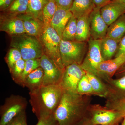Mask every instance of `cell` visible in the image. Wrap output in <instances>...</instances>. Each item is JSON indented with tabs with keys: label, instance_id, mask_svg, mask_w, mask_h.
<instances>
[{
	"label": "cell",
	"instance_id": "6da1fadb",
	"mask_svg": "<svg viewBox=\"0 0 125 125\" xmlns=\"http://www.w3.org/2000/svg\"><path fill=\"white\" fill-rule=\"evenodd\" d=\"M91 96L65 90L54 114L59 125H77L85 118Z\"/></svg>",
	"mask_w": 125,
	"mask_h": 125
},
{
	"label": "cell",
	"instance_id": "7a4b0ae2",
	"mask_svg": "<svg viewBox=\"0 0 125 125\" xmlns=\"http://www.w3.org/2000/svg\"><path fill=\"white\" fill-rule=\"evenodd\" d=\"M64 91L60 84L43 85L29 92V102L38 119L54 115Z\"/></svg>",
	"mask_w": 125,
	"mask_h": 125
},
{
	"label": "cell",
	"instance_id": "3957f363",
	"mask_svg": "<svg viewBox=\"0 0 125 125\" xmlns=\"http://www.w3.org/2000/svg\"><path fill=\"white\" fill-rule=\"evenodd\" d=\"M10 46L19 50L25 61L40 58L44 54L39 39L27 33L11 36Z\"/></svg>",
	"mask_w": 125,
	"mask_h": 125
},
{
	"label": "cell",
	"instance_id": "277c9868",
	"mask_svg": "<svg viewBox=\"0 0 125 125\" xmlns=\"http://www.w3.org/2000/svg\"><path fill=\"white\" fill-rule=\"evenodd\" d=\"M38 39L42 46L44 54L53 60L62 69L65 70L60 52L62 39L55 30L50 25L45 26Z\"/></svg>",
	"mask_w": 125,
	"mask_h": 125
},
{
	"label": "cell",
	"instance_id": "5b68a950",
	"mask_svg": "<svg viewBox=\"0 0 125 125\" xmlns=\"http://www.w3.org/2000/svg\"><path fill=\"white\" fill-rule=\"evenodd\" d=\"M85 42L61 39L60 52L64 67L73 64L81 65L87 52Z\"/></svg>",
	"mask_w": 125,
	"mask_h": 125
},
{
	"label": "cell",
	"instance_id": "8992f818",
	"mask_svg": "<svg viewBox=\"0 0 125 125\" xmlns=\"http://www.w3.org/2000/svg\"><path fill=\"white\" fill-rule=\"evenodd\" d=\"M88 112L90 114L88 119L90 125H116L124 117L120 113L99 104H90Z\"/></svg>",
	"mask_w": 125,
	"mask_h": 125
},
{
	"label": "cell",
	"instance_id": "52a82bcc",
	"mask_svg": "<svg viewBox=\"0 0 125 125\" xmlns=\"http://www.w3.org/2000/svg\"><path fill=\"white\" fill-rule=\"evenodd\" d=\"M26 99L19 95H12L7 98L0 108V125H6L14 117L25 111Z\"/></svg>",
	"mask_w": 125,
	"mask_h": 125
},
{
	"label": "cell",
	"instance_id": "ba28073f",
	"mask_svg": "<svg viewBox=\"0 0 125 125\" xmlns=\"http://www.w3.org/2000/svg\"><path fill=\"white\" fill-rule=\"evenodd\" d=\"M100 40L90 39L88 41V49L81 67L88 73L96 75L97 68L103 61L100 50Z\"/></svg>",
	"mask_w": 125,
	"mask_h": 125
},
{
	"label": "cell",
	"instance_id": "9c48e42d",
	"mask_svg": "<svg viewBox=\"0 0 125 125\" xmlns=\"http://www.w3.org/2000/svg\"><path fill=\"white\" fill-rule=\"evenodd\" d=\"M40 66L44 72L43 85L60 84L65 70L45 54L40 58Z\"/></svg>",
	"mask_w": 125,
	"mask_h": 125
},
{
	"label": "cell",
	"instance_id": "30bf717a",
	"mask_svg": "<svg viewBox=\"0 0 125 125\" xmlns=\"http://www.w3.org/2000/svg\"><path fill=\"white\" fill-rule=\"evenodd\" d=\"M86 73L80 65L73 64L67 66L65 67L60 85L65 91L77 93L79 82Z\"/></svg>",
	"mask_w": 125,
	"mask_h": 125
},
{
	"label": "cell",
	"instance_id": "8fae6325",
	"mask_svg": "<svg viewBox=\"0 0 125 125\" xmlns=\"http://www.w3.org/2000/svg\"><path fill=\"white\" fill-rule=\"evenodd\" d=\"M125 64V55L103 61L97 68L96 76L103 81L113 78L117 72Z\"/></svg>",
	"mask_w": 125,
	"mask_h": 125
},
{
	"label": "cell",
	"instance_id": "7c38bea8",
	"mask_svg": "<svg viewBox=\"0 0 125 125\" xmlns=\"http://www.w3.org/2000/svg\"><path fill=\"white\" fill-rule=\"evenodd\" d=\"M101 8L96 7L89 15L91 38L101 40L106 36L109 26L102 17Z\"/></svg>",
	"mask_w": 125,
	"mask_h": 125
},
{
	"label": "cell",
	"instance_id": "4fadbf2b",
	"mask_svg": "<svg viewBox=\"0 0 125 125\" xmlns=\"http://www.w3.org/2000/svg\"><path fill=\"white\" fill-rule=\"evenodd\" d=\"M0 31L11 36L26 33L23 21L16 15H11L1 21Z\"/></svg>",
	"mask_w": 125,
	"mask_h": 125
},
{
	"label": "cell",
	"instance_id": "5bb4252c",
	"mask_svg": "<svg viewBox=\"0 0 125 125\" xmlns=\"http://www.w3.org/2000/svg\"><path fill=\"white\" fill-rule=\"evenodd\" d=\"M16 15L23 21L26 33L38 39L45 26L42 21L27 14Z\"/></svg>",
	"mask_w": 125,
	"mask_h": 125
},
{
	"label": "cell",
	"instance_id": "9a60e30c",
	"mask_svg": "<svg viewBox=\"0 0 125 125\" xmlns=\"http://www.w3.org/2000/svg\"><path fill=\"white\" fill-rule=\"evenodd\" d=\"M104 20L108 26L125 13V7L120 3L110 2L101 9Z\"/></svg>",
	"mask_w": 125,
	"mask_h": 125
},
{
	"label": "cell",
	"instance_id": "2e32d148",
	"mask_svg": "<svg viewBox=\"0 0 125 125\" xmlns=\"http://www.w3.org/2000/svg\"><path fill=\"white\" fill-rule=\"evenodd\" d=\"M73 16L70 10L57 7L50 23V25L55 30L61 39L65 27Z\"/></svg>",
	"mask_w": 125,
	"mask_h": 125
},
{
	"label": "cell",
	"instance_id": "e0dca14e",
	"mask_svg": "<svg viewBox=\"0 0 125 125\" xmlns=\"http://www.w3.org/2000/svg\"><path fill=\"white\" fill-rule=\"evenodd\" d=\"M104 81L109 91L107 98H125V75L116 79L110 78Z\"/></svg>",
	"mask_w": 125,
	"mask_h": 125
},
{
	"label": "cell",
	"instance_id": "ac0fdd59",
	"mask_svg": "<svg viewBox=\"0 0 125 125\" xmlns=\"http://www.w3.org/2000/svg\"><path fill=\"white\" fill-rule=\"evenodd\" d=\"M96 7L93 0H73L70 10L78 19L89 16Z\"/></svg>",
	"mask_w": 125,
	"mask_h": 125
},
{
	"label": "cell",
	"instance_id": "d6986e66",
	"mask_svg": "<svg viewBox=\"0 0 125 125\" xmlns=\"http://www.w3.org/2000/svg\"><path fill=\"white\" fill-rule=\"evenodd\" d=\"M119 42L106 36L100 40V50L104 61L110 60L115 57L118 50Z\"/></svg>",
	"mask_w": 125,
	"mask_h": 125
},
{
	"label": "cell",
	"instance_id": "ffe728a7",
	"mask_svg": "<svg viewBox=\"0 0 125 125\" xmlns=\"http://www.w3.org/2000/svg\"><path fill=\"white\" fill-rule=\"evenodd\" d=\"M44 72L39 67L32 72L25 78L23 82L22 87H27L29 92L38 89L43 85Z\"/></svg>",
	"mask_w": 125,
	"mask_h": 125
},
{
	"label": "cell",
	"instance_id": "44dd1931",
	"mask_svg": "<svg viewBox=\"0 0 125 125\" xmlns=\"http://www.w3.org/2000/svg\"><path fill=\"white\" fill-rule=\"evenodd\" d=\"M125 35V13L108 27L106 36L120 42Z\"/></svg>",
	"mask_w": 125,
	"mask_h": 125
},
{
	"label": "cell",
	"instance_id": "7402d4cb",
	"mask_svg": "<svg viewBox=\"0 0 125 125\" xmlns=\"http://www.w3.org/2000/svg\"><path fill=\"white\" fill-rule=\"evenodd\" d=\"M86 74L92 85L94 96L107 99L109 91L105 83L95 75L88 72Z\"/></svg>",
	"mask_w": 125,
	"mask_h": 125
},
{
	"label": "cell",
	"instance_id": "603a6c76",
	"mask_svg": "<svg viewBox=\"0 0 125 125\" xmlns=\"http://www.w3.org/2000/svg\"><path fill=\"white\" fill-rule=\"evenodd\" d=\"M89 16L77 19L75 40L85 42L91 37Z\"/></svg>",
	"mask_w": 125,
	"mask_h": 125
},
{
	"label": "cell",
	"instance_id": "cb8c5ba5",
	"mask_svg": "<svg viewBox=\"0 0 125 125\" xmlns=\"http://www.w3.org/2000/svg\"><path fill=\"white\" fill-rule=\"evenodd\" d=\"M49 0H29L26 13L42 20V12Z\"/></svg>",
	"mask_w": 125,
	"mask_h": 125
},
{
	"label": "cell",
	"instance_id": "d4e9b609",
	"mask_svg": "<svg viewBox=\"0 0 125 125\" xmlns=\"http://www.w3.org/2000/svg\"><path fill=\"white\" fill-rule=\"evenodd\" d=\"M77 19L73 16L65 27L62 35V39L67 41L75 40Z\"/></svg>",
	"mask_w": 125,
	"mask_h": 125
},
{
	"label": "cell",
	"instance_id": "484cf974",
	"mask_svg": "<svg viewBox=\"0 0 125 125\" xmlns=\"http://www.w3.org/2000/svg\"><path fill=\"white\" fill-rule=\"evenodd\" d=\"M29 2V0H15L5 11L13 15L26 14Z\"/></svg>",
	"mask_w": 125,
	"mask_h": 125
},
{
	"label": "cell",
	"instance_id": "4316f807",
	"mask_svg": "<svg viewBox=\"0 0 125 125\" xmlns=\"http://www.w3.org/2000/svg\"><path fill=\"white\" fill-rule=\"evenodd\" d=\"M57 8L54 0H49L42 12V20L45 26L50 25V23Z\"/></svg>",
	"mask_w": 125,
	"mask_h": 125
},
{
	"label": "cell",
	"instance_id": "83f0119b",
	"mask_svg": "<svg viewBox=\"0 0 125 125\" xmlns=\"http://www.w3.org/2000/svg\"><path fill=\"white\" fill-rule=\"evenodd\" d=\"M105 106L119 112L125 117V98L107 99Z\"/></svg>",
	"mask_w": 125,
	"mask_h": 125
},
{
	"label": "cell",
	"instance_id": "f1b7e54d",
	"mask_svg": "<svg viewBox=\"0 0 125 125\" xmlns=\"http://www.w3.org/2000/svg\"><path fill=\"white\" fill-rule=\"evenodd\" d=\"M40 67V58L32 59L25 61V67L18 84L22 86L25 78L32 72Z\"/></svg>",
	"mask_w": 125,
	"mask_h": 125
},
{
	"label": "cell",
	"instance_id": "f546056e",
	"mask_svg": "<svg viewBox=\"0 0 125 125\" xmlns=\"http://www.w3.org/2000/svg\"><path fill=\"white\" fill-rule=\"evenodd\" d=\"M77 93L83 95L94 96L92 85L87 74L84 75L79 82L77 87Z\"/></svg>",
	"mask_w": 125,
	"mask_h": 125
},
{
	"label": "cell",
	"instance_id": "4dcf8cb0",
	"mask_svg": "<svg viewBox=\"0 0 125 125\" xmlns=\"http://www.w3.org/2000/svg\"><path fill=\"white\" fill-rule=\"evenodd\" d=\"M25 65V61L22 58L18 61L10 71L11 77L14 81L18 84L22 76Z\"/></svg>",
	"mask_w": 125,
	"mask_h": 125
},
{
	"label": "cell",
	"instance_id": "1f68e13d",
	"mask_svg": "<svg viewBox=\"0 0 125 125\" xmlns=\"http://www.w3.org/2000/svg\"><path fill=\"white\" fill-rule=\"evenodd\" d=\"M22 58V56L19 50L14 48H10L5 57L6 62L10 71L13 68L16 62Z\"/></svg>",
	"mask_w": 125,
	"mask_h": 125
},
{
	"label": "cell",
	"instance_id": "d6a6232c",
	"mask_svg": "<svg viewBox=\"0 0 125 125\" xmlns=\"http://www.w3.org/2000/svg\"><path fill=\"white\" fill-rule=\"evenodd\" d=\"M6 125H28L25 111L19 114Z\"/></svg>",
	"mask_w": 125,
	"mask_h": 125
},
{
	"label": "cell",
	"instance_id": "836d02e7",
	"mask_svg": "<svg viewBox=\"0 0 125 125\" xmlns=\"http://www.w3.org/2000/svg\"><path fill=\"white\" fill-rule=\"evenodd\" d=\"M38 120V122L36 125H59L56 120L54 115L42 117Z\"/></svg>",
	"mask_w": 125,
	"mask_h": 125
},
{
	"label": "cell",
	"instance_id": "e575fe53",
	"mask_svg": "<svg viewBox=\"0 0 125 125\" xmlns=\"http://www.w3.org/2000/svg\"><path fill=\"white\" fill-rule=\"evenodd\" d=\"M57 7L65 10H70L73 0H54Z\"/></svg>",
	"mask_w": 125,
	"mask_h": 125
},
{
	"label": "cell",
	"instance_id": "d590c367",
	"mask_svg": "<svg viewBox=\"0 0 125 125\" xmlns=\"http://www.w3.org/2000/svg\"><path fill=\"white\" fill-rule=\"evenodd\" d=\"M122 54L125 55V35L119 42L118 50L114 57H116Z\"/></svg>",
	"mask_w": 125,
	"mask_h": 125
},
{
	"label": "cell",
	"instance_id": "8d00e7d4",
	"mask_svg": "<svg viewBox=\"0 0 125 125\" xmlns=\"http://www.w3.org/2000/svg\"><path fill=\"white\" fill-rule=\"evenodd\" d=\"M15 0H0V9L1 11H5Z\"/></svg>",
	"mask_w": 125,
	"mask_h": 125
},
{
	"label": "cell",
	"instance_id": "74e56055",
	"mask_svg": "<svg viewBox=\"0 0 125 125\" xmlns=\"http://www.w3.org/2000/svg\"><path fill=\"white\" fill-rule=\"evenodd\" d=\"M112 0H93L96 7L102 8L110 3Z\"/></svg>",
	"mask_w": 125,
	"mask_h": 125
},
{
	"label": "cell",
	"instance_id": "f35d334b",
	"mask_svg": "<svg viewBox=\"0 0 125 125\" xmlns=\"http://www.w3.org/2000/svg\"><path fill=\"white\" fill-rule=\"evenodd\" d=\"M115 75L116 78H119L125 75V64L117 72Z\"/></svg>",
	"mask_w": 125,
	"mask_h": 125
},
{
	"label": "cell",
	"instance_id": "ab89813d",
	"mask_svg": "<svg viewBox=\"0 0 125 125\" xmlns=\"http://www.w3.org/2000/svg\"><path fill=\"white\" fill-rule=\"evenodd\" d=\"M77 125H90L89 122L88 118L85 117L83 120L81 121Z\"/></svg>",
	"mask_w": 125,
	"mask_h": 125
},
{
	"label": "cell",
	"instance_id": "60d3db41",
	"mask_svg": "<svg viewBox=\"0 0 125 125\" xmlns=\"http://www.w3.org/2000/svg\"><path fill=\"white\" fill-rule=\"evenodd\" d=\"M111 2H118V3H120L125 7V0H113Z\"/></svg>",
	"mask_w": 125,
	"mask_h": 125
},
{
	"label": "cell",
	"instance_id": "b9f144b4",
	"mask_svg": "<svg viewBox=\"0 0 125 125\" xmlns=\"http://www.w3.org/2000/svg\"><path fill=\"white\" fill-rule=\"evenodd\" d=\"M121 125H125V117L123 118Z\"/></svg>",
	"mask_w": 125,
	"mask_h": 125
},
{
	"label": "cell",
	"instance_id": "7bdbcfd3",
	"mask_svg": "<svg viewBox=\"0 0 125 125\" xmlns=\"http://www.w3.org/2000/svg\"></svg>",
	"mask_w": 125,
	"mask_h": 125
}]
</instances>
